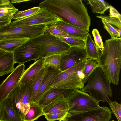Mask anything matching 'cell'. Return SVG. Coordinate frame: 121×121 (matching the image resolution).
<instances>
[{
  "label": "cell",
  "mask_w": 121,
  "mask_h": 121,
  "mask_svg": "<svg viewBox=\"0 0 121 121\" xmlns=\"http://www.w3.org/2000/svg\"><path fill=\"white\" fill-rule=\"evenodd\" d=\"M61 20L89 32L91 19L81 0H45L39 4Z\"/></svg>",
  "instance_id": "obj_1"
},
{
  "label": "cell",
  "mask_w": 121,
  "mask_h": 121,
  "mask_svg": "<svg viewBox=\"0 0 121 121\" xmlns=\"http://www.w3.org/2000/svg\"><path fill=\"white\" fill-rule=\"evenodd\" d=\"M100 52V67L110 83L117 85L121 67V39L111 37L106 40Z\"/></svg>",
  "instance_id": "obj_2"
},
{
  "label": "cell",
  "mask_w": 121,
  "mask_h": 121,
  "mask_svg": "<svg viewBox=\"0 0 121 121\" xmlns=\"http://www.w3.org/2000/svg\"><path fill=\"white\" fill-rule=\"evenodd\" d=\"M87 82L81 91L89 93L99 102H107L109 104L111 102L109 97H111L112 94L111 83L101 67L94 70Z\"/></svg>",
  "instance_id": "obj_3"
},
{
  "label": "cell",
  "mask_w": 121,
  "mask_h": 121,
  "mask_svg": "<svg viewBox=\"0 0 121 121\" xmlns=\"http://www.w3.org/2000/svg\"><path fill=\"white\" fill-rule=\"evenodd\" d=\"M85 61L59 74L52 82L49 90L56 88L79 90L82 89L85 84L83 70Z\"/></svg>",
  "instance_id": "obj_4"
},
{
  "label": "cell",
  "mask_w": 121,
  "mask_h": 121,
  "mask_svg": "<svg viewBox=\"0 0 121 121\" xmlns=\"http://www.w3.org/2000/svg\"><path fill=\"white\" fill-rule=\"evenodd\" d=\"M33 80L25 84L19 82L5 99L22 121L32 103L30 89Z\"/></svg>",
  "instance_id": "obj_5"
},
{
  "label": "cell",
  "mask_w": 121,
  "mask_h": 121,
  "mask_svg": "<svg viewBox=\"0 0 121 121\" xmlns=\"http://www.w3.org/2000/svg\"><path fill=\"white\" fill-rule=\"evenodd\" d=\"M31 40L40 46L42 53L40 59L64 52L70 47L58 38L46 31L42 35Z\"/></svg>",
  "instance_id": "obj_6"
},
{
  "label": "cell",
  "mask_w": 121,
  "mask_h": 121,
  "mask_svg": "<svg viewBox=\"0 0 121 121\" xmlns=\"http://www.w3.org/2000/svg\"><path fill=\"white\" fill-rule=\"evenodd\" d=\"M68 113L86 111L99 107V102L88 93L76 89L67 99Z\"/></svg>",
  "instance_id": "obj_7"
},
{
  "label": "cell",
  "mask_w": 121,
  "mask_h": 121,
  "mask_svg": "<svg viewBox=\"0 0 121 121\" xmlns=\"http://www.w3.org/2000/svg\"><path fill=\"white\" fill-rule=\"evenodd\" d=\"M44 24L24 27H10L9 26L0 29V37L26 38L30 39L44 33L48 26Z\"/></svg>",
  "instance_id": "obj_8"
},
{
  "label": "cell",
  "mask_w": 121,
  "mask_h": 121,
  "mask_svg": "<svg viewBox=\"0 0 121 121\" xmlns=\"http://www.w3.org/2000/svg\"><path fill=\"white\" fill-rule=\"evenodd\" d=\"M37 13L27 17L11 22L10 27H24L44 24L48 26L61 20L56 16L43 8Z\"/></svg>",
  "instance_id": "obj_9"
},
{
  "label": "cell",
  "mask_w": 121,
  "mask_h": 121,
  "mask_svg": "<svg viewBox=\"0 0 121 121\" xmlns=\"http://www.w3.org/2000/svg\"><path fill=\"white\" fill-rule=\"evenodd\" d=\"M112 113L108 107L100 106L84 112L68 113L65 118L67 121H109Z\"/></svg>",
  "instance_id": "obj_10"
},
{
  "label": "cell",
  "mask_w": 121,
  "mask_h": 121,
  "mask_svg": "<svg viewBox=\"0 0 121 121\" xmlns=\"http://www.w3.org/2000/svg\"><path fill=\"white\" fill-rule=\"evenodd\" d=\"M15 63L24 64L28 61H35L40 59L42 50L40 45L30 39L16 48L13 52Z\"/></svg>",
  "instance_id": "obj_11"
},
{
  "label": "cell",
  "mask_w": 121,
  "mask_h": 121,
  "mask_svg": "<svg viewBox=\"0 0 121 121\" xmlns=\"http://www.w3.org/2000/svg\"><path fill=\"white\" fill-rule=\"evenodd\" d=\"M25 66L24 64L18 65L0 85V104L19 82L25 70Z\"/></svg>",
  "instance_id": "obj_12"
},
{
  "label": "cell",
  "mask_w": 121,
  "mask_h": 121,
  "mask_svg": "<svg viewBox=\"0 0 121 121\" xmlns=\"http://www.w3.org/2000/svg\"><path fill=\"white\" fill-rule=\"evenodd\" d=\"M87 59L85 48L70 47L63 61L60 71L63 72Z\"/></svg>",
  "instance_id": "obj_13"
},
{
  "label": "cell",
  "mask_w": 121,
  "mask_h": 121,
  "mask_svg": "<svg viewBox=\"0 0 121 121\" xmlns=\"http://www.w3.org/2000/svg\"><path fill=\"white\" fill-rule=\"evenodd\" d=\"M75 90L58 88L51 89L43 95L38 104L43 108L61 95H63L64 97L67 99L74 92Z\"/></svg>",
  "instance_id": "obj_14"
},
{
  "label": "cell",
  "mask_w": 121,
  "mask_h": 121,
  "mask_svg": "<svg viewBox=\"0 0 121 121\" xmlns=\"http://www.w3.org/2000/svg\"><path fill=\"white\" fill-rule=\"evenodd\" d=\"M61 72L57 69L48 68L47 73L42 81L37 94L35 103H38L42 96L49 90L51 85L54 78Z\"/></svg>",
  "instance_id": "obj_15"
},
{
  "label": "cell",
  "mask_w": 121,
  "mask_h": 121,
  "mask_svg": "<svg viewBox=\"0 0 121 121\" xmlns=\"http://www.w3.org/2000/svg\"><path fill=\"white\" fill-rule=\"evenodd\" d=\"M43 108L45 115L63 112H68L69 110L68 105L67 99L64 97L63 95H61Z\"/></svg>",
  "instance_id": "obj_16"
},
{
  "label": "cell",
  "mask_w": 121,
  "mask_h": 121,
  "mask_svg": "<svg viewBox=\"0 0 121 121\" xmlns=\"http://www.w3.org/2000/svg\"><path fill=\"white\" fill-rule=\"evenodd\" d=\"M56 26L71 36L77 37L85 40L89 33L82 29L66 23L62 20L52 24Z\"/></svg>",
  "instance_id": "obj_17"
},
{
  "label": "cell",
  "mask_w": 121,
  "mask_h": 121,
  "mask_svg": "<svg viewBox=\"0 0 121 121\" xmlns=\"http://www.w3.org/2000/svg\"><path fill=\"white\" fill-rule=\"evenodd\" d=\"M30 39L26 38L4 37L0 40V49L6 52L13 53L18 47Z\"/></svg>",
  "instance_id": "obj_18"
},
{
  "label": "cell",
  "mask_w": 121,
  "mask_h": 121,
  "mask_svg": "<svg viewBox=\"0 0 121 121\" xmlns=\"http://www.w3.org/2000/svg\"><path fill=\"white\" fill-rule=\"evenodd\" d=\"M43 59V58L39 59L31 64L25 70L19 82L25 84L33 79L44 67Z\"/></svg>",
  "instance_id": "obj_19"
},
{
  "label": "cell",
  "mask_w": 121,
  "mask_h": 121,
  "mask_svg": "<svg viewBox=\"0 0 121 121\" xmlns=\"http://www.w3.org/2000/svg\"><path fill=\"white\" fill-rule=\"evenodd\" d=\"M15 63L13 53L6 52L0 56V76L11 73Z\"/></svg>",
  "instance_id": "obj_20"
},
{
  "label": "cell",
  "mask_w": 121,
  "mask_h": 121,
  "mask_svg": "<svg viewBox=\"0 0 121 121\" xmlns=\"http://www.w3.org/2000/svg\"><path fill=\"white\" fill-rule=\"evenodd\" d=\"M69 49L64 52L52 55L43 58L44 67L51 68L60 70L63 61L68 52Z\"/></svg>",
  "instance_id": "obj_21"
},
{
  "label": "cell",
  "mask_w": 121,
  "mask_h": 121,
  "mask_svg": "<svg viewBox=\"0 0 121 121\" xmlns=\"http://www.w3.org/2000/svg\"><path fill=\"white\" fill-rule=\"evenodd\" d=\"M18 11L10 0H0V19L11 22L14 15Z\"/></svg>",
  "instance_id": "obj_22"
},
{
  "label": "cell",
  "mask_w": 121,
  "mask_h": 121,
  "mask_svg": "<svg viewBox=\"0 0 121 121\" xmlns=\"http://www.w3.org/2000/svg\"><path fill=\"white\" fill-rule=\"evenodd\" d=\"M85 42V49L87 58L96 60L98 62L100 67L99 50L95 45L89 33Z\"/></svg>",
  "instance_id": "obj_23"
},
{
  "label": "cell",
  "mask_w": 121,
  "mask_h": 121,
  "mask_svg": "<svg viewBox=\"0 0 121 121\" xmlns=\"http://www.w3.org/2000/svg\"><path fill=\"white\" fill-rule=\"evenodd\" d=\"M48 68H43L33 78L30 89L32 103H35V98L42 81L47 73Z\"/></svg>",
  "instance_id": "obj_24"
},
{
  "label": "cell",
  "mask_w": 121,
  "mask_h": 121,
  "mask_svg": "<svg viewBox=\"0 0 121 121\" xmlns=\"http://www.w3.org/2000/svg\"><path fill=\"white\" fill-rule=\"evenodd\" d=\"M0 104L3 111L2 121H22L11 105L5 99Z\"/></svg>",
  "instance_id": "obj_25"
},
{
  "label": "cell",
  "mask_w": 121,
  "mask_h": 121,
  "mask_svg": "<svg viewBox=\"0 0 121 121\" xmlns=\"http://www.w3.org/2000/svg\"><path fill=\"white\" fill-rule=\"evenodd\" d=\"M44 115L43 107L38 103H32L23 121H34Z\"/></svg>",
  "instance_id": "obj_26"
},
{
  "label": "cell",
  "mask_w": 121,
  "mask_h": 121,
  "mask_svg": "<svg viewBox=\"0 0 121 121\" xmlns=\"http://www.w3.org/2000/svg\"><path fill=\"white\" fill-rule=\"evenodd\" d=\"M93 13L104 14L105 11L109 8V5L103 0H88Z\"/></svg>",
  "instance_id": "obj_27"
},
{
  "label": "cell",
  "mask_w": 121,
  "mask_h": 121,
  "mask_svg": "<svg viewBox=\"0 0 121 121\" xmlns=\"http://www.w3.org/2000/svg\"><path fill=\"white\" fill-rule=\"evenodd\" d=\"M98 67H100L99 65L96 60L89 58L86 59L83 70L84 84L86 83L90 75L94 70Z\"/></svg>",
  "instance_id": "obj_28"
},
{
  "label": "cell",
  "mask_w": 121,
  "mask_h": 121,
  "mask_svg": "<svg viewBox=\"0 0 121 121\" xmlns=\"http://www.w3.org/2000/svg\"><path fill=\"white\" fill-rule=\"evenodd\" d=\"M61 41L65 42L70 47L85 48V40L79 38L68 36L59 38Z\"/></svg>",
  "instance_id": "obj_29"
},
{
  "label": "cell",
  "mask_w": 121,
  "mask_h": 121,
  "mask_svg": "<svg viewBox=\"0 0 121 121\" xmlns=\"http://www.w3.org/2000/svg\"><path fill=\"white\" fill-rule=\"evenodd\" d=\"M41 9L39 6L35 7L25 10L18 11L14 14L12 19L16 20L27 17L37 13Z\"/></svg>",
  "instance_id": "obj_30"
},
{
  "label": "cell",
  "mask_w": 121,
  "mask_h": 121,
  "mask_svg": "<svg viewBox=\"0 0 121 121\" xmlns=\"http://www.w3.org/2000/svg\"><path fill=\"white\" fill-rule=\"evenodd\" d=\"M46 31L58 38L68 36L64 31L53 24L48 26Z\"/></svg>",
  "instance_id": "obj_31"
},
{
  "label": "cell",
  "mask_w": 121,
  "mask_h": 121,
  "mask_svg": "<svg viewBox=\"0 0 121 121\" xmlns=\"http://www.w3.org/2000/svg\"><path fill=\"white\" fill-rule=\"evenodd\" d=\"M104 29L110 35L111 37L120 38L121 34L116 29L114 26L108 23L105 20L101 19Z\"/></svg>",
  "instance_id": "obj_32"
},
{
  "label": "cell",
  "mask_w": 121,
  "mask_h": 121,
  "mask_svg": "<svg viewBox=\"0 0 121 121\" xmlns=\"http://www.w3.org/2000/svg\"><path fill=\"white\" fill-rule=\"evenodd\" d=\"M96 17L105 20L111 25L121 30V19L117 17H110L107 16L99 15L97 16Z\"/></svg>",
  "instance_id": "obj_33"
},
{
  "label": "cell",
  "mask_w": 121,
  "mask_h": 121,
  "mask_svg": "<svg viewBox=\"0 0 121 121\" xmlns=\"http://www.w3.org/2000/svg\"><path fill=\"white\" fill-rule=\"evenodd\" d=\"M112 112L118 121H121V105L114 101L109 104Z\"/></svg>",
  "instance_id": "obj_34"
},
{
  "label": "cell",
  "mask_w": 121,
  "mask_h": 121,
  "mask_svg": "<svg viewBox=\"0 0 121 121\" xmlns=\"http://www.w3.org/2000/svg\"><path fill=\"white\" fill-rule=\"evenodd\" d=\"M95 45L99 50L101 51L104 48V44L98 30L96 29H93L92 31Z\"/></svg>",
  "instance_id": "obj_35"
},
{
  "label": "cell",
  "mask_w": 121,
  "mask_h": 121,
  "mask_svg": "<svg viewBox=\"0 0 121 121\" xmlns=\"http://www.w3.org/2000/svg\"><path fill=\"white\" fill-rule=\"evenodd\" d=\"M68 112H63L53 114H46L44 115L47 120L49 121H55L60 120L65 118L67 115Z\"/></svg>",
  "instance_id": "obj_36"
},
{
  "label": "cell",
  "mask_w": 121,
  "mask_h": 121,
  "mask_svg": "<svg viewBox=\"0 0 121 121\" xmlns=\"http://www.w3.org/2000/svg\"><path fill=\"white\" fill-rule=\"evenodd\" d=\"M109 16L110 17H115L121 19V15L118 11L111 6H109Z\"/></svg>",
  "instance_id": "obj_37"
},
{
  "label": "cell",
  "mask_w": 121,
  "mask_h": 121,
  "mask_svg": "<svg viewBox=\"0 0 121 121\" xmlns=\"http://www.w3.org/2000/svg\"><path fill=\"white\" fill-rule=\"evenodd\" d=\"M11 22L0 19V29L9 25Z\"/></svg>",
  "instance_id": "obj_38"
},
{
  "label": "cell",
  "mask_w": 121,
  "mask_h": 121,
  "mask_svg": "<svg viewBox=\"0 0 121 121\" xmlns=\"http://www.w3.org/2000/svg\"><path fill=\"white\" fill-rule=\"evenodd\" d=\"M3 116V111L1 104H0V121H2Z\"/></svg>",
  "instance_id": "obj_39"
},
{
  "label": "cell",
  "mask_w": 121,
  "mask_h": 121,
  "mask_svg": "<svg viewBox=\"0 0 121 121\" xmlns=\"http://www.w3.org/2000/svg\"><path fill=\"white\" fill-rule=\"evenodd\" d=\"M5 52L4 51L0 49V56L5 53Z\"/></svg>",
  "instance_id": "obj_40"
},
{
  "label": "cell",
  "mask_w": 121,
  "mask_h": 121,
  "mask_svg": "<svg viewBox=\"0 0 121 121\" xmlns=\"http://www.w3.org/2000/svg\"><path fill=\"white\" fill-rule=\"evenodd\" d=\"M59 121H67L64 118L62 120H59Z\"/></svg>",
  "instance_id": "obj_41"
},
{
  "label": "cell",
  "mask_w": 121,
  "mask_h": 121,
  "mask_svg": "<svg viewBox=\"0 0 121 121\" xmlns=\"http://www.w3.org/2000/svg\"><path fill=\"white\" fill-rule=\"evenodd\" d=\"M115 121L114 120H112V121Z\"/></svg>",
  "instance_id": "obj_42"
},
{
  "label": "cell",
  "mask_w": 121,
  "mask_h": 121,
  "mask_svg": "<svg viewBox=\"0 0 121 121\" xmlns=\"http://www.w3.org/2000/svg\"></svg>",
  "instance_id": "obj_43"
}]
</instances>
